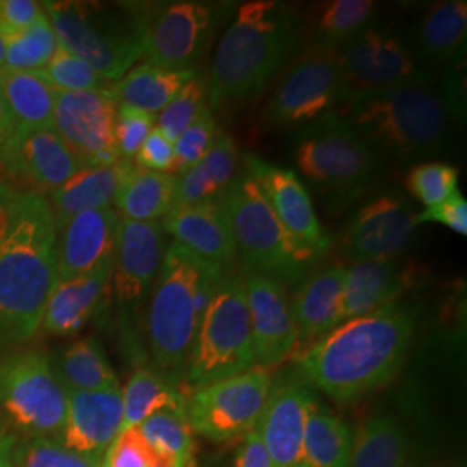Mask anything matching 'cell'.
<instances>
[{"label": "cell", "instance_id": "cell-28", "mask_svg": "<svg viewBox=\"0 0 467 467\" xmlns=\"http://www.w3.org/2000/svg\"><path fill=\"white\" fill-rule=\"evenodd\" d=\"M467 32L466 0H443L431 5L416 28V42L410 46L419 65L431 69L449 65L464 52Z\"/></svg>", "mask_w": 467, "mask_h": 467}, {"label": "cell", "instance_id": "cell-1", "mask_svg": "<svg viewBox=\"0 0 467 467\" xmlns=\"http://www.w3.org/2000/svg\"><path fill=\"white\" fill-rule=\"evenodd\" d=\"M414 336V316L400 303L350 318L296 358L301 378L339 403L360 400L400 370Z\"/></svg>", "mask_w": 467, "mask_h": 467}, {"label": "cell", "instance_id": "cell-55", "mask_svg": "<svg viewBox=\"0 0 467 467\" xmlns=\"http://www.w3.org/2000/svg\"><path fill=\"white\" fill-rule=\"evenodd\" d=\"M5 67V36L0 35V69Z\"/></svg>", "mask_w": 467, "mask_h": 467}, {"label": "cell", "instance_id": "cell-49", "mask_svg": "<svg viewBox=\"0 0 467 467\" xmlns=\"http://www.w3.org/2000/svg\"><path fill=\"white\" fill-rule=\"evenodd\" d=\"M44 13L42 2L0 0V35L5 38L30 28Z\"/></svg>", "mask_w": 467, "mask_h": 467}, {"label": "cell", "instance_id": "cell-22", "mask_svg": "<svg viewBox=\"0 0 467 467\" xmlns=\"http://www.w3.org/2000/svg\"><path fill=\"white\" fill-rule=\"evenodd\" d=\"M316 401L303 384L272 386L265 410L256 424L272 467H306L303 438L306 414Z\"/></svg>", "mask_w": 467, "mask_h": 467}, {"label": "cell", "instance_id": "cell-54", "mask_svg": "<svg viewBox=\"0 0 467 467\" xmlns=\"http://www.w3.org/2000/svg\"><path fill=\"white\" fill-rule=\"evenodd\" d=\"M16 129L15 125V119L11 117L9 109H7V104L2 98V92H0V144L13 134V130Z\"/></svg>", "mask_w": 467, "mask_h": 467}, {"label": "cell", "instance_id": "cell-2", "mask_svg": "<svg viewBox=\"0 0 467 467\" xmlns=\"http://www.w3.org/2000/svg\"><path fill=\"white\" fill-rule=\"evenodd\" d=\"M305 42L295 9L275 0L241 4L218 40L206 78L212 113L239 109L264 94Z\"/></svg>", "mask_w": 467, "mask_h": 467}, {"label": "cell", "instance_id": "cell-32", "mask_svg": "<svg viewBox=\"0 0 467 467\" xmlns=\"http://www.w3.org/2000/svg\"><path fill=\"white\" fill-rule=\"evenodd\" d=\"M239 150L233 137L220 132L200 163L179 177L173 208L220 196L239 173ZM171 208V210H173Z\"/></svg>", "mask_w": 467, "mask_h": 467}, {"label": "cell", "instance_id": "cell-33", "mask_svg": "<svg viewBox=\"0 0 467 467\" xmlns=\"http://www.w3.org/2000/svg\"><path fill=\"white\" fill-rule=\"evenodd\" d=\"M50 366L67 391L119 388L117 372L94 337H85L49 355Z\"/></svg>", "mask_w": 467, "mask_h": 467}, {"label": "cell", "instance_id": "cell-56", "mask_svg": "<svg viewBox=\"0 0 467 467\" xmlns=\"http://www.w3.org/2000/svg\"><path fill=\"white\" fill-rule=\"evenodd\" d=\"M150 467H175L171 462H168L165 459H161V457H158V455H154V459H152V462H150Z\"/></svg>", "mask_w": 467, "mask_h": 467}, {"label": "cell", "instance_id": "cell-20", "mask_svg": "<svg viewBox=\"0 0 467 467\" xmlns=\"http://www.w3.org/2000/svg\"><path fill=\"white\" fill-rule=\"evenodd\" d=\"M244 291L256 366L270 370L289 358L298 345L291 301L283 284L258 274H246Z\"/></svg>", "mask_w": 467, "mask_h": 467}, {"label": "cell", "instance_id": "cell-47", "mask_svg": "<svg viewBox=\"0 0 467 467\" xmlns=\"http://www.w3.org/2000/svg\"><path fill=\"white\" fill-rule=\"evenodd\" d=\"M154 453L137 428L121 430L102 457L104 467H150Z\"/></svg>", "mask_w": 467, "mask_h": 467}, {"label": "cell", "instance_id": "cell-38", "mask_svg": "<svg viewBox=\"0 0 467 467\" xmlns=\"http://www.w3.org/2000/svg\"><path fill=\"white\" fill-rule=\"evenodd\" d=\"M376 9L378 4L372 0H333L324 4L316 23L314 44L343 49L368 30Z\"/></svg>", "mask_w": 467, "mask_h": 467}, {"label": "cell", "instance_id": "cell-29", "mask_svg": "<svg viewBox=\"0 0 467 467\" xmlns=\"http://www.w3.org/2000/svg\"><path fill=\"white\" fill-rule=\"evenodd\" d=\"M129 163V160H121L109 167L80 168L57 191L50 192V201L47 202L54 218L56 233L71 218L84 212L111 206Z\"/></svg>", "mask_w": 467, "mask_h": 467}, {"label": "cell", "instance_id": "cell-5", "mask_svg": "<svg viewBox=\"0 0 467 467\" xmlns=\"http://www.w3.org/2000/svg\"><path fill=\"white\" fill-rule=\"evenodd\" d=\"M227 274L179 243L165 251L150 291L146 333L156 370L179 381L185 376L189 353L201 317Z\"/></svg>", "mask_w": 467, "mask_h": 467}, {"label": "cell", "instance_id": "cell-34", "mask_svg": "<svg viewBox=\"0 0 467 467\" xmlns=\"http://www.w3.org/2000/svg\"><path fill=\"white\" fill-rule=\"evenodd\" d=\"M123 430L137 428L146 419L161 410L185 412L187 395L179 381L168 378L156 368H135L121 389Z\"/></svg>", "mask_w": 467, "mask_h": 467}, {"label": "cell", "instance_id": "cell-3", "mask_svg": "<svg viewBox=\"0 0 467 467\" xmlns=\"http://www.w3.org/2000/svg\"><path fill=\"white\" fill-rule=\"evenodd\" d=\"M56 243L47 200L19 192L16 217L0 243V351L25 345L40 331L57 284Z\"/></svg>", "mask_w": 467, "mask_h": 467}, {"label": "cell", "instance_id": "cell-57", "mask_svg": "<svg viewBox=\"0 0 467 467\" xmlns=\"http://www.w3.org/2000/svg\"><path fill=\"white\" fill-rule=\"evenodd\" d=\"M100 467H104V464H102V466H100Z\"/></svg>", "mask_w": 467, "mask_h": 467}, {"label": "cell", "instance_id": "cell-24", "mask_svg": "<svg viewBox=\"0 0 467 467\" xmlns=\"http://www.w3.org/2000/svg\"><path fill=\"white\" fill-rule=\"evenodd\" d=\"M123 430L121 388L67 391V420L59 441L84 455L104 457Z\"/></svg>", "mask_w": 467, "mask_h": 467}, {"label": "cell", "instance_id": "cell-31", "mask_svg": "<svg viewBox=\"0 0 467 467\" xmlns=\"http://www.w3.org/2000/svg\"><path fill=\"white\" fill-rule=\"evenodd\" d=\"M196 75V69L173 71L140 63L118 82H111L108 90L118 106H129L156 117Z\"/></svg>", "mask_w": 467, "mask_h": 467}, {"label": "cell", "instance_id": "cell-10", "mask_svg": "<svg viewBox=\"0 0 467 467\" xmlns=\"http://www.w3.org/2000/svg\"><path fill=\"white\" fill-rule=\"evenodd\" d=\"M67 391L49 355L21 351L0 360V414L25 438H59L67 420Z\"/></svg>", "mask_w": 467, "mask_h": 467}, {"label": "cell", "instance_id": "cell-25", "mask_svg": "<svg viewBox=\"0 0 467 467\" xmlns=\"http://www.w3.org/2000/svg\"><path fill=\"white\" fill-rule=\"evenodd\" d=\"M418 275L419 267L414 262L399 258L351 264L345 270L343 322L397 303L418 281Z\"/></svg>", "mask_w": 467, "mask_h": 467}, {"label": "cell", "instance_id": "cell-19", "mask_svg": "<svg viewBox=\"0 0 467 467\" xmlns=\"http://www.w3.org/2000/svg\"><path fill=\"white\" fill-rule=\"evenodd\" d=\"M244 165L287 233L318 256L331 248V237L318 222L308 191L295 171L267 163L254 154L244 156Z\"/></svg>", "mask_w": 467, "mask_h": 467}, {"label": "cell", "instance_id": "cell-43", "mask_svg": "<svg viewBox=\"0 0 467 467\" xmlns=\"http://www.w3.org/2000/svg\"><path fill=\"white\" fill-rule=\"evenodd\" d=\"M36 73L57 92L102 90L111 84L106 82L84 59L61 47L50 59L49 65Z\"/></svg>", "mask_w": 467, "mask_h": 467}, {"label": "cell", "instance_id": "cell-50", "mask_svg": "<svg viewBox=\"0 0 467 467\" xmlns=\"http://www.w3.org/2000/svg\"><path fill=\"white\" fill-rule=\"evenodd\" d=\"M436 222L447 225L453 233L466 235L467 234V201L461 191L453 192L449 200L441 201L431 208H426L422 213H418L416 223Z\"/></svg>", "mask_w": 467, "mask_h": 467}, {"label": "cell", "instance_id": "cell-12", "mask_svg": "<svg viewBox=\"0 0 467 467\" xmlns=\"http://www.w3.org/2000/svg\"><path fill=\"white\" fill-rule=\"evenodd\" d=\"M272 386L270 370L256 366L239 376L192 389L185 403L191 431L213 443L244 438L262 418Z\"/></svg>", "mask_w": 467, "mask_h": 467}, {"label": "cell", "instance_id": "cell-14", "mask_svg": "<svg viewBox=\"0 0 467 467\" xmlns=\"http://www.w3.org/2000/svg\"><path fill=\"white\" fill-rule=\"evenodd\" d=\"M341 100L348 102L389 87L428 78L410 46L391 28L368 26L339 49Z\"/></svg>", "mask_w": 467, "mask_h": 467}, {"label": "cell", "instance_id": "cell-4", "mask_svg": "<svg viewBox=\"0 0 467 467\" xmlns=\"http://www.w3.org/2000/svg\"><path fill=\"white\" fill-rule=\"evenodd\" d=\"M336 113L350 123L376 156L401 163L431 158L443 150L453 118L431 77L343 102Z\"/></svg>", "mask_w": 467, "mask_h": 467}, {"label": "cell", "instance_id": "cell-53", "mask_svg": "<svg viewBox=\"0 0 467 467\" xmlns=\"http://www.w3.org/2000/svg\"><path fill=\"white\" fill-rule=\"evenodd\" d=\"M16 445V434L0 414V467H13V455Z\"/></svg>", "mask_w": 467, "mask_h": 467}, {"label": "cell", "instance_id": "cell-30", "mask_svg": "<svg viewBox=\"0 0 467 467\" xmlns=\"http://www.w3.org/2000/svg\"><path fill=\"white\" fill-rule=\"evenodd\" d=\"M179 177L137 167L134 161L125 170L115 204L119 217L135 222H160L167 217L175 202Z\"/></svg>", "mask_w": 467, "mask_h": 467}, {"label": "cell", "instance_id": "cell-11", "mask_svg": "<svg viewBox=\"0 0 467 467\" xmlns=\"http://www.w3.org/2000/svg\"><path fill=\"white\" fill-rule=\"evenodd\" d=\"M234 11L231 2H152L144 61L173 71H198V65L222 26L231 21Z\"/></svg>", "mask_w": 467, "mask_h": 467}, {"label": "cell", "instance_id": "cell-45", "mask_svg": "<svg viewBox=\"0 0 467 467\" xmlns=\"http://www.w3.org/2000/svg\"><path fill=\"white\" fill-rule=\"evenodd\" d=\"M218 130L217 119L212 113L210 108H206L200 118L173 142L175 150V167L171 175L181 177L187 170L200 163L202 156L212 150L213 142L217 140Z\"/></svg>", "mask_w": 467, "mask_h": 467}, {"label": "cell", "instance_id": "cell-27", "mask_svg": "<svg viewBox=\"0 0 467 467\" xmlns=\"http://www.w3.org/2000/svg\"><path fill=\"white\" fill-rule=\"evenodd\" d=\"M113 262L92 274L57 281L50 293L40 329L52 336L78 333L99 310L111 283Z\"/></svg>", "mask_w": 467, "mask_h": 467}, {"label": "cell", "instance_id": "cell-23", "mask_svg": "<svg viewBox=\"0 0 467 467\" xmlns=\"http://www.w3.org/2000/svg\"><path fill=\"white\" fill-rule=\"evenodd\" d=\"M119 215L111 208L84 212L57 231V281L92 274L113 262Z\"/></svg>", "mask_w": 467, "mask_h": 467}, {"label": "cell", "instance_id": "cell-15", "mask_svg": "<svg viewBox=\"0 0 467 467\" xmlns=\"http://www.w3.org/2000/svg\"><path fill=\"white\" fill-rule=\"evenodd\" d=\"M102 90L57 92L54 130L82 168L109 167L121 161L115 139L117 100Z\"/></svg>", "mask_w": 467, "mask_h": 467}, {"label": "cell", "instance_id": "cell-58", "mask_svg": "<svg viewBox=\"0 0 467 467\" xmlns=\"http://www.w3.org/2000/svg\"><path fill=\"white\" fill-rule=\"evenodd\" d=\"M405 467H407V466H405Z\"/></svg>", "mask_w": 467, "mask_h": 467}, {"label": "cell", "instance_id": "cell-52", "mask_svg": "<svg viewBox=\"0 0 467 467\" xmlns=\"http://www.w3.org/2000/svg\"><path fill=\"white\" fill-rule=\"evenodd\" d=\"M17 198V191L0 182V243L7 237L16 217Z\"/></svg>", "mask_w": 467, "mask_h": 467}, {"label": "cell", "instance_id": "cell-9", "mask_svg": "<svg viewBox=\"0 0 467 467\" xmlns=\"http://www.w3.org/2000/svg\"><path fill=\"white\" fill-rule=\"evenodd\" d=\"M256 368L244 277L225 274L201 317L185 368L192 389Z\"/></svg>", "mask_w": 467, "mask_h": 467}, {"label": "cell", "instance_id": "cell-16", "mask_svg": "<svg viewBox=\"0 0 467 467\" xmlns=\"http://www.w3.org/2000/svg\"><path fill=\"white\" fill-rule=\"evenodd\" d=\"M165 251L161 222L119 217L109 283L118 305L137 306L146 301L158 279Z\"/></svg>", "mask_w": 467, "mask_h": 467}, {"label": "cell", "instance_id": "cell-51", "mask_svg": "<svg viewBox=\"0 0 467 467\" xmlns=\"http://www.w3.org/2000/svg\"><path fill=\"white\" fill-rule=\"evenodd\" d=\"M234 467H272L267 451H265L260 436L256 433V430H253L251 433L243 438L241 449L235 455V466Z\"/></svg>", "mask_w": 467, "mask_h": 467}, {"label": "cell", "instance_id": "cell-6", "mask_svg": "<svg viewBox=\"0 0 467 467\" xmlns=\"http://www.w3.org/2000/svg\"><path fill=\"white\" fill-rule=\"evenodd\" d=\"M59 47L118 82L142 59L150 4L146 2H42Z\"/></svg>", "mask_w": 467, "mask_h": 467}, {"label": "cell", "instance_id": "cell-48", "mask_svg": "<svg viewBox=\"0 0 467 467\" xmlns=\"http://www.w3.org/2000/svg\"><path fill=\"white\" fill-rule=\"evenodd\" d=\"M134 163L137 167L158 171V173H171L175 167V150L173 142H170L165 135L156 127L150 130L148 139L135 154Z\"/></svg>", "mask_w": 467, "mask_h": 467}, {"label": "cell", "instance_id": "cell-42", "mask_svg": "<svg viewBox=\"0 0 467 467\" xmlns=\"http://www.w3.org/2000/svg\"><path fill=\"white\" fill-rule=\"evenodd\" d=\"M206 108H208L206 78L196 75L173 98L167 108L158 113L154 127L165 135L170 142H175L200 118Z\"/></svg>", "mask_w": 467, "mask_h": 467}, {"label": "cell", "instance_id": "cell-8", "mask_svg": "<svg viewBox=\"0 0 467 467\" xmlns=\"http://www.w3.org/2000/svg\"><path fill=\"white\" fill-rule=\"evenodd\" d=\"M295 163L333 210L358 200L378 171V156L336 111L303 129Z\"/></svg>", "mask_w": 467, "mask_h": 467}, {"label": "cell", "instance_id": "cell-18", "mask_svg": "<svg viewBox=\"0 0 467 467\" xmlns=\"http://www.w3.org/2000/svg\"><path fill=\"white\" fill-rule=\"evenodd\" d=\"M0 167L35 191L50 194L82 165L54 129L16 127L0 144Z\"/></svg>", "mask_w": 467, "mask_h": 467}, {"label": "cell", "instance_id": "cell-17", "mask_svg": "<svg viewBox=\"0 0 467 467\" xmlns=\"http://www.w3.org/2000/svg\"><path fill=\"white\" fill-rule=\"evenodd\" d=\"M418 213L397 196H381L364 204L350 220L341 253L351 264L399 258L418 227Z\"/></svg>", "mask_w": 467, "mask_h": 467}, {"label": "cell", "instance_id": "cell-13", "mask_svg": "<svg viewBox=\"0 0 467 467\" xmlns=\"http://www.w3.org/2000/svg\"><path fill=\"white\" fill-rule=\"evenodd\" d=\"M339 100V49L312 44L275 85L265 108V121L279 129L306 127L336 111Z\"/></svg>", "mask_w": 467, "mask_h": 467}, {"label": "cell", "instance_id": "cell-7", "mask_svg": "<svg viewBox=\"0 0 467 467\" xmlns=\"http://www.w3.org/2000/svg\"><path fill=\"white\" fill-rule=\"evenodd\" d=\"M227 206L237 256L246 274L275 283H300L310 275L318 254L285 231L256 181L244 170L222 192Z\"/></svg>", "mask_w": 467, "mask_h": 467}, {"label": "cell", "instance_id": "cell-26", "mask_svg": "<svg viewBox=\"0 0 467 467\" xmlns=\"http://www.w3.org/2000/svg\"><path fill=\"white\" fill-rule=\"evenodd\" d=\"M345 265H331L310 274L291 301L298 343H317L343 324Z\"/></svg>", "mask_w": 467, "mask_h": 467}, {"label": "cell", "instance_id": "cell-46", "mask_svg": "<svg viewBox=\"0 0 467 467\" xmlns=\"http://www.w3.org/2000/svg\"><path fill=\"white\" fill-rule=\"evenodd\" d=\"M154 115L129 106H118L115 139L121 160L134 161L137 150H140L150 130L154 129Z\"/></svg>", "mask_w": 467, "mask_h": 467}, {"label": "cell", "instance_id": "cell-40", "mask_svg": "<svg viewBox=\"0 0 467 467\" xmlns=\"http://www.w3.org/2000/svg\"><path fill=\"white\" fill-rule=\"evenodd\" d=\"M59 50L57 36L46 11L34 25L5 38V67L15 71H40Z\"/></svg>", "mask_w": 467, "mask_h": 467}, {"label": "cell", "instance_id": "cell-41", "mask_svg": "<svg viewBox=\"0 0 467 467\" xmlns=\"http://www.w3.org/2000/svg\"><path fill=\"white\" fill-rule=\"evenodd\" d=\"M102 457L69 451L57 438L17 440L13 467H100Z\"/></svg>", "mask_w": 467, "mask_h": 467}, {"label": "cell", "instance_id": "cell-37", "mask_svg": "<svg viewBox=\"0 0 467 467\" xmlns=\"http://www.w3.org/2000/svg\"><path fill=\"white\" fill-rule=\"evenodd\" d=\"M407 438L388 416L366 420L353 434L348 467H405Z\"/></svg>", "mask_w": 467, "mask_h": 467}, {"label": "cell", "instance_id": "cell-21", "mask_svg": "<svg viewBox=\"0 0 467 467\" xmlns=\"http://www.w3.org/2000/svg\"><path fill=\"white\" fill-rule=\"evenodd\" d=\"M161 227L175 243L213 265L227 270L237 258L233 225L222 194L173 208L161 220Z\"/></svg>", "mask_w": 467, "mask_h": 467}, {"label": "cell", "instance_id": "cell-44", "mask_svg": "<svg viewBox=\"0 0 467 467\" xmlns=\"http://www.w3.org/2000/svg\"><path fill=\"white\" fill-rule=\"evenodd\" d=\"M405 185L416 200L431 208L459 191V171L445 161H420L410 168Z\"/></svg>", "mask_w": 467, "mask_h": 467}, {"label": "cell", "instance_id": "cell-35", "mask_svg": "<svg viewBox=\"0 0 467 467\" xmlns=\"http://www.w3.org/2000/svg\"><path fill=\"white\" fill-rule=\"evenodd\" d=\"M0 92L16 127L54 129L56 90L36 71L2 67Z\"/></svg>", "mask_w": 467, "mask_h": 467}, {"label": "cell", "instance_id": "cell-36", "mask_svg": "<svg viewBox=\"0 0 467 467\" xmlns=\"http://www.w3.org/2000/svg\"><path fill=\"white\" fill-rule=\"evenodd\" d=\"M353 434L350 426L317 400L312 403L303 438V457L306 467H348Z\"/></svg>", "mask_w": 467, "mask_h": 467}, {"label": "cell", "instance_id": "cell-39", "mask_svg": "<svg viewBox=\"0 0 467 467\" xmlns=\"http://www.w3.org/2000/svg\"><path fill=\"white\" fill-rule=\"evenodd\" d=\"M144 441L154 455L165 459L175 467H191L192 464V431L181 410H161L137 426Z\"/></svg>", "mask_w": 467, "mask_h": 467}]
</instances>
